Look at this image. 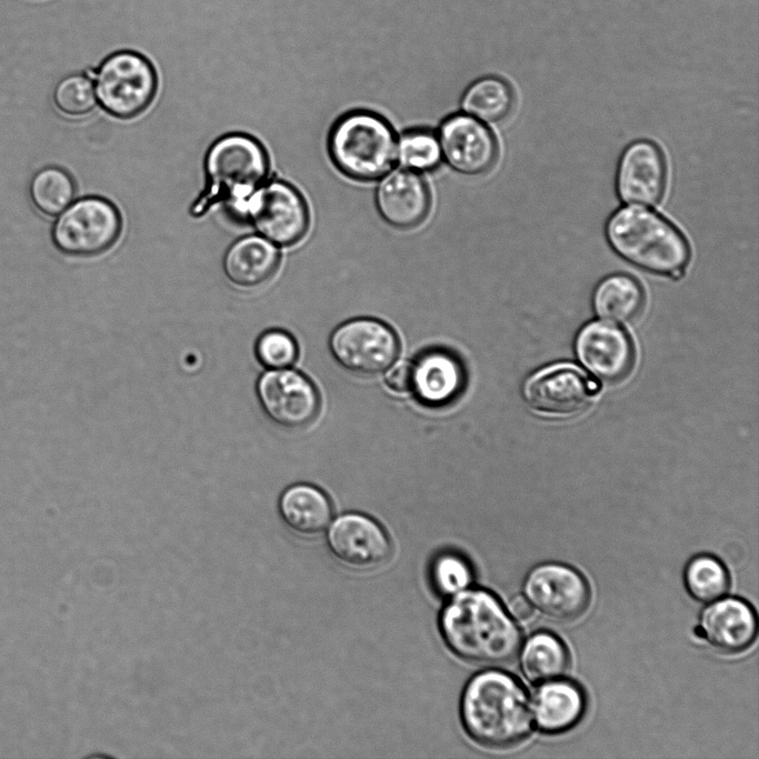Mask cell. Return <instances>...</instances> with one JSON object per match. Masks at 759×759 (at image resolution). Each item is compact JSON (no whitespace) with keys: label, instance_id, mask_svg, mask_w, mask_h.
Masks as SVG:
<instances>
[{"label":"cell","instance_id":"484cf974","mask_svg":"<svg viewBox=\"0 0 759 759\" xmlns=\"http://www.w3.org/2000/svg\"><path fill=\"white\" fill-rule=\"evenodd\" d=\"M34 207L47 216H58L74 199L76 186L71 176L58 167H46L36 172L29 184Z\"/></svg>","mask_w":759,"mask_h":759},{"label":"cell","instance_id":"d4e9b609","mask_svg":"<svg viewBox=\"0 0 759 759\" xmlns=\"http://www.w3.org/2000/svg\"><path fill=\"white\" fill-rule=\"evenodd\" d=\"M520 663L525 676L530 681L542 682L565 675L569 656L565 645L556 636L538 632L525 643Z\"/></svg>","mask_w":759,"mask_h":759},{"label":"cell","instance_id":"8992f818","mask_svg":"<svg viewBox=\"0 0 759 759\" xmlns=\"http://www.w3.org/2000/svg\"><path fill=\"white\" fill-rule=\"evenodd\" d=\"M93 87L96 99L107 113L118 119H132L152 103L158 78L144 56L121 50L100 63Z\"/></svg>","mask_w":759,"mask_h":759},{"label":"cell","instance_id":"e0dca14e","mask_svg":"<svg viewBox=\"0 0 759 759\" xmlns=\"http://www.w3.org/2000/svg\"><path fill=\"white\" fill-rule=\"evenodd\" d=\"M376 204L387 223L398 229H411L427 218L431 197L425 179L405 169L383 178L376 192Z\"/></svg>","mask_w":759,"mask_h":759},{"label":"cell","instance_id":"d6a6232c","mask_svg":"<svg viewBox=\"0 0 759 759\" xmlns=\"http://www.w3.org/2000/svg\"><path fill=\"white\" fill-rule=\"evenodd\" d=\"M508 610L510 615L519 621H526L532 616V606L528 599L522 596L513 597L508 603Z\"/></svg>","mask_w":759,"mask_h":759},{"label":"cell","instance_id":"52a82bcc","mask_svg":"<svg viewBox=\"0 0 759 759\" xmlns=\"http://www.w3.org/2000/svg\"><path fill=\"white\" fill-rule=\"evenodd\" d=\"M122 218L109 200L83 197L58 214L52 226L57 249L73 257H92L109 250L119 239Z\"/></svg>","mask_w":759,"mask_h":759},{"label":"cell","instance_id":"277c9868","mask_svg":"<svg viewBox=\"0 0 759 759\" xmlns=\"http://www.w3.org/2000/svg\"><path fill=\"white\" fill-rule=\"evenodd\" d=\"M269 158L262 143L246 133L216 140L204 158L206 186L190 213L200 217L217 203L243 216L250 198L266 182Z\"/></svg>","mask_w":759,"mask_h":759},{"label":"cell","instance_id":"ba28073f","mask_svg":"<svg viewBox=\"0 0 759 759\" xmlns=\"http://www.w3.org/2000/svg\"><path fill=\"white\" fill-rule=\"evenodd\" d=\"M329 348L342 369L360 377L382 373L399 353L395 332L386 323L370 318L340 324L330 337Z\"/></svg>","mask_w":759,"mask_h":759},{"label":"cell","instance_id":"5b68a950","mask_svg":"<svg viewBox=\"0 0 759 759\" xmlns=\"http://www.w3.org/2000/svg\"><path fill=\"white\" fill-rule=\"evenodd\" d=\"M328 151L344 176L373 181L391 170L397 159V138L382 116L369 110H352L333 123Z\"/></svg>","mask_w":759,"mask_h":759},{"label":"cell","instance_id":"9c48e42d","mask_svg":"<svg viewBox=\"0 0 759 759\" xmlns=\"http://www.w3.org/2000/svg\"><path fill=\"white\" fill-rule=\"evenodd\" d=\"M243 217L261 237L280 247L302 240L310 223L304 198L282 180L264 182L248 201Z\"/></svg>","mask_w":759,"mask_h":759},{"label":"cell","instance_id":"7c38bea8","mask_svg":"<svg viewBox=\"0 0 759 759\" xmlns=\"http://www.w3.org/2000/svg\"><path fill=\"white\" fill-rule=\"evenodd\" d=\"M327 545L339 563L359 571L383 566L391 555V545L383 529L360 513L338 517L328 531Z\"/></svg>","mask_w":759,"mask_h":759},{"label":"cell","instance_id":"7402d4cb","mask_svg":"<svg viewBox=\"0 0 759 759\" xmlns=\"http://www.w3.org/2000/svg\"><path fill=\"white\" fill-rule=\"evenodd\" d=\"M284 525L304 538L320 536L327 529L332 509L328 497L318 488L297 483L283 490L278 502Z\"/></svg>","mask_w":759,"mask_h":759},{"label":"cell","instance_id":"8fae6325","mask_svg":"<svg viewBox=\"0 0 759 759\" xmlns=\"http://www.w3.org/2000/svg\"><path fill=\"white\" fill-rule=\"evenodd\" d=\"M523 592L532 607L556 621H570L581 616L590 598L585 579L560 563L535 567L526 577Z\"/></svg>","mask_w":759,"mask_h":759},{"label":"cell","instance_id":"d6986e66","mask_svg":"<svg viewBox=\"0 0 759 759\" xmlns=\"http://www.w3.org/2000/svg\"><path fill=\"white\" fill-rule=\"evenodd\" d=\"M701 630L708 642L722 652H738L755 639L757 619L743 600L727 598L709 606L701 616Z\"/></svg>","mask_w":759,"mask_h":759},{"label":"cell","instance_id":"cb8c5ba5","mask_svg":"<svg viewBox=\"0 0 759 759\" xmlns=\"http://www.w3.org/2000/svg\"><path fill=\"white\" fill-rule=\"evenodd\" d=\"M515 106V93L502 78L486 76L473 81L462 96V110L485 122L498 123L509 117Z\"/></svg>","mask_w":759,"mask_h":759},{"label":"cell","instance_id":"f546056e","mask_svg":"<svg viewBox=\"0 0 759 759\" xmlns=\"http://www.w3.org/2000/svg\"><path fill=\"white\" fill-rule=\"evenodd\" d=\"M254 356L267 370L291 367L298 358L294 338L282 329H268L259 334L254 343Z\"/></svg>","mask_w":759,"mask_h":759},{"label":"cell","instance_id":"ffe728a7","mask_svg":"<svg viewBox=\"0 0 759 759\" xmlns=\"http://www.w3.org/2000/svg\"><path fill=\"white\" fill-rule=\"evenodd\" d=\"M223 272L231 284L254 289L267 283L280 264V251L261 236L249 234L236 240L223 257Z\"/></svg>","mask_w":759,"mask_h":759},{"label":"cell","instance_id":"4fadbf2b","mask_svg":"<svg viewBox=\"0 0 759 759\" xmlns=\"http://www.w3.org/2000/svg\"><path fill=\"white\" fill-rule=\"evenodd\" d=\"M438 139L442 158L457 172L478 176L488 172L498 158V143L480 120L465 113L446 118Z\"/></svg>","mask_w":759,"mask_h":759},{"label":"cell","instance_id":"3957f363","mask_svg":"<svg viewBox=\"0 0 759 759\" xmlns=\"http://www.w3.org/2000/svg\"><path fill=\"white\" fill-rule=\"evenodd\" d=\"M605 236L618 257L650 273L680 278L690 260L685 236L648 208L617 209L606 222Z\"/></svg>","mask_w":759,"mask_h":759},{"label":"cell","instance_id":"f1b7e54d","mask_svg":"<svg viewBox=\"0 0 759 759\" xmlns=\"http://www.w3.org/2000/svg\"><path fill=\"white\" fill-rule=\"evenodd\" d=\"M53 102L57 109L68 117H82L91 112L96 106L93 81L82 74H69L54 87Z\"/></svg>","mask_w":759,"mask_h":759},{"label":"cell","instance_id":"2e32d148","mask_svg":"<svg viewBox=\"0 0 759 759\" xmlns=\"http://www.w3.org/2000/svg\"><path fill=\"white\" fill-rule=\"evenodd\" d=\"M576 351L581 363L606 381L621 380L633 363V349L627 334L603 322H591L581 329Z\"/></svg>","mask_w":759,"mask_h":759},{"label":"cell","instance_id":"30bf717a","mask_svg":"<svg viewBox=\"0 0 759 759\" xmlns=\"http://www.w3.org/2000/svg\"><path fill=\"white\" fill-rule=\"evenodd\" d=\"M256 396L266 418L286 430L308 427L320 408L313 383L302 373L288 368L267 370L259 376Z\"/></svg>","mask_w":759,"mask_h":759},{"label":"cell","instance_id":"9a60e30c","mask_svg":"<svg viewBox=\"0 0 759 759\" xmlns=\"http://www.w3.org/2000/svg\"><path fill=\"white\" fill-rule=\"evenodd\" d=\"M596 388V385L575 367L557 366L543 369L527 379L523 397L528 406L540 413L573 416L588 407Z\"/></svg>","mask_w":759,"mask_h":759},{"label":"cell","instance_id":"603a6c76","mask_svg":"<svg viewBox=\"0 0 759 759\" xmlns=\"http://www.w3.org/2000/svg\"><path fill=\"white\" fill-rule=\"evenodd\" d=\"M641 286L631 276L612 273L595 289L593 307L598 316L615 322L632 321L643 307Z\"/></svg>","mask_w":759,"mask_h":759},{"label":"cell","instance_id":"4316f807","mask_svg":"<svg viewBox=\"0 0 759 759\" xmlns=\"http://www.w3.org/2000/svg\"><path fill=\"white\" fill-rule=\"evenodd\" d=\"M397 159L407 170L415 172L435 170L442 160L438 136L426 128L405 131L397 140Z\"/></svg>","mask_w":759,"mask_h":759},{"label":"cell","instance_id":"4dcf8cb0","mask_svg":"<svg viewBox=\"0 0 759 759\" xmlns=\"http://www.w3.org/2000/svg\"><path fill=\"white\" fill-rule=\"evenodd\" d=\"M431 578L439 593L452 597L471 585L472 570L462 557L455 553H443L435 560Z\"/></svg>","mask_w":759,"mask_h":759},{"label":"cell","instance_id":"ac0fdd59","mask_svg":"<svg viewBox=\"0 0 759 759\" xmlns=\"http://www.w3.org/2000/svg\"><path fill=\"white\" fill-rule=\"evenodd\" d=\"M463 382L460 361L443 350L425 352L411 363L410 391L423 405L437 407L452 401Z\"/></svg>","mask_w":759,"mask_h":759},{"label":"cell","instance_id":"1f68e13d","mask_svg":"<svg viewBox=\"0 0 759 759\" xmlns=\"http://www.w3.org/2000/svg\"><path fill=\"white\" fill-rule=\"evenodd\" d=\"M386 387L396 393L408 392L411 389V363L399 361L385 376Z\"/></svg>","mask_w":759,"mask_h":759},{"label":"cell","instance_id":"6da1fadb","mask_svg":"<svg viewBox=\"0 0 759 759\" xmlns=\"http://www.w3.org/2000/svg\"><path fill=\"white\" fill-rule=\"evenodd\" d=\"M446 645L460 659L487 666L511 661L521 646V633L495 596L463 590L447 602L440 615Z\"/></svg>","mask_w":759,"mask_h":759},{"label":"cell","instance_id":"83f0119b","mask_svg":"<svg viewBox=\"0 0 759 759\" xmlns=\"http://www.w3.org/2000/svg\"><path fill=\"white\" fill-rule=\"evenodd\" d=\"M685 579L689 593L700 602L716 601L729 587L727 570L710 556L693 558L687 566Z\"/></svg>","mask_w":759,"mask_h":759},{"label":"cell","instance_id":"7a4b0ae2","mask_svg":"<svg viewBox=\"0 0 759 759\" xmlns=\"http://www.w3.org/2000/svg\"><path fill=\"white\" fill-rule=\"evenodd\" d=\"M460 715L467 733L487 748L515 746L531 729L529 701L522 686L501 671L480 672L467 683Z\"/></svg>","mask_w":759,"mask_h":759},{"label":"cell","instance_id":"44dd1931","mask_svg":"<svg viewBox=\"0 0 759 759\" xmlns=\"http://www.w3.org/2000/svg\"><path fill=\"white\" fill-rule=\"evenodd\" d=\"M585 708V696L576 683L549 680L536 690L531 710L540 730L556 733L573 727L581 719Z\"/></svg>","mask_w":759,"mask_h":759},{"label":"cell","instance_id":"5bb4252c","mask_svg":"<svg viewBox=\"0 0 759 759\" xmlns=\"http://www.w3.org/2000/svg\"><path fill=\"white\" fill-rule=\"evenodd\" d=\"M667 166L659 147L647 139L629 143L616 171L618 198L631 206H655L665 192Z\"/></svg>","mask_w":759,"mask_h":759}]
</instances>
